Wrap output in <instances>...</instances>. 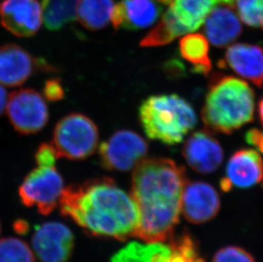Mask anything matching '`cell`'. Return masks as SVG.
I'll return each instance as SVG.
<instances>
[{"instance_id":"obj_26","label":"cell","mask_w":263,"mask_h":262,"mask_svg":"<svg viewBox=\"0 0 263 262\" xmlns=\"http://www.w3.org/2000/svg\"><path fill=\"white\" fill-rule=\"evenodd\" d=\"M57 154L51 144L44 143L40 145L35 154L37 165H55Z\"/></svg>"},{"instance_id":"obj_3","label":"cell","mask_w":263,"mask_h":262,"mask_svg":"<svg viewBox=\"0 0 263 262\" xmlns=\"http://www.w3.org/2000/svg\"><path fill=\"white\" fill-rule=\"evenodd\" d=\"M255 93L246 81L215 73L209 84L202 120L208 131L230 135L254 120Z\"/></svg>"},{"instance_id":"obj_33","label":"cell","mask_w":263,"mask_h":262,"mask_svg":"<svg viewBox=\"0 0 263 262\" xmlns=\"http://www.w3.org/2000/svg\"><path fill=\"white\" fill-rule=\"evenodd\" d=\"M192 262H205L203 258L200 257L199 255H197L196 257L194 258Z\"/></svg>"},{"instance_id":"obj_14","label":"cell","mask_w":263,"mask_h":262,"mask_svg":"<svg viewBox=\"0 0 263 262\" xmlns=\"http://www.w3.org/2000/svg\"><path fill=\"white\" fill-rule=\"evenodd\" d=\"M262 179L263 161L258 152L240 149L228 162L226 176L221 179L220 185L224 192H229L234 188H251Z\"/></svg>"},{"instance_id":"obj_9","label":"cell","mask_w":263,"mask_h":262,"mask_svg":"<svg viewBox=\"0 0 263 262\" xmlns=\"http://www.w3.org/2000/svg\"><path fill=\"white\" fill-rule=\"evenodd\" d=\"M8 118L13 128L22 135L42 130L50 118L49 108L42 96L32 89L13 92L6 106Z\"/></svg>"},{"instance_id":"obj_30","label":"cell","mask_w":263,"mask_h":262,"mask_svg":"<svg viewBox=\"0 0 263 262\" xmlns=\"http://www.w3.org/2000/svg\"><path fill=\"white\" fill-rule=\"evenodd\" d=\"M15 230L17 231L19 233H25L28 232V223L24 221V220H18L17 222L15 224Z\"/></svg>"},{"instance_id":"obj_10","label":"cell","mask_w":263,"mask_h":262,"mask_svg":"<svg viewBox=\"0 0 263 262\" xmlns=\"http://www.w3.org/2000/svg\"><path fill=\"white\" fill-rule=\"evenodd\" d=\"M32 248L41 262H66L74 248V236L60 222H46L35 227Z\"/></svg>"},{"instance_id":"obj_23","label":"cell","mask_w":263,"mask_h":262,"mask_svg":"<svg viewBox=\"0 0 263 262\" xmlns=\"http://www.w3.org/2000/svg\"><path fill=\"white\" fill-rule=\"evenodd\" d=\"M0 262H35L28 245L16 237L0 240Z\"/></svg>"},{"instance_id":"obj_6","label":"cell","mask_w":263,"mask_h":262,"mask_svg":"<svg viewBox=\"0 0 263 262\" xmlns=\"http://www.w3.org/2000/svg\"><path fill=\"white\" fill-rule=\"evenodd\" d=\"M63 190V179L55 165H37L21 185L19 196L24 205L48 215L59 204Z\"/></svg>"},{"instance_id":"obj_12","label":"cell","mask_w":263,"mask_h":262,"mask_svg":"<svg viewBox=\"0 0 263 262\" xmlns=\"http://www.w3.org/2000/svg\"><path fill=\"white\" fill-rule=\"evenodd\" d=\"M217 5L218 0H172L161 20L177 38L199 29Z\"/></svg>"},{"instance_id":"obj_1","label":"cell","mask_w":263,"mask_h":262,"mask_svg":"<svg viewBox=\"0 0 263 262\" xmlns=\"http://www.w3.org/2000/svg\"><path fill=\"white\" fill-rule=\"evenodd\" d=\"M186 170L170 158H143L132 175V196L140 212L136 237L164 242L172 237L181 212Z\"/></svg>"},{"instance_id":"obj_31","label":"cell","mask_w":263,"mask_h":262,"mask_svg":"<svg viewBox=\"0 0 263 262\" xmlns=\"http://www.w3.org/2000/svg\"><path fill=\"white\" fill-rule=\"evenodd\" d=\"M258 114L260 120H261V124L263 126V97L261 98V101L259 102L258 105Z\"/></svg>"},{"instance_id":"obj_15","label":"cell","mask_w":263,"mask_h":262,"mask_svg":"<svg viewBox=\"0 0 263 262\" xmlns=\"http://www.w3.org/2000/svg\"><path fill=\"white\" fill-rule=\"evenodd\" d=\"M182 154L194 171L213 173L223 160V149L209 131H196L185 141Z\"/></svg>"},{"instance_id":"obj_8","label":"cell","mask_w":263,"mask_h":262,"mask_svg":"<svg viewBox=\"0 0 263 262\" xmlns=\"http://www.w3.org/2000/svg\"><path fill=\"white\" fill-rule=\"evenodd\" d=\"M148 152V144L134 131L122 129L112 134L100 146L101 163L108 171H129Z\"/></svg>"},{"instance_id":"obj_27","label":"cell","mask_w":263,"mask_h":262,"mask_svg":"<svg viewBox=\"0 0 263 262\" xmlns=\"http://www.w3.org/2000/svg\"><path fill=\"white\" fill-rule=\"evenodd\" d=\"M44 96L50 102H59L64 97L65 91L59 79L48 80L44 86Z\"/></svg>"},{"instance_id":"obj_22","label":"cell","mask_w":263,"mask_h":262,"mask_svg":"<svg viewBox=\"0 0 263 262\" xmlns=\"http://www.w3.org/2000/svg\"><path fill=\"white\" fill-rule=\"evenodd\" d=\"M79 0H42L43 22L50 31L62 29L76 19Z\"/></svg>"},{"instance_id":"obj_24","label":"cell","mask_w":263,"mask_h":262,"mask_svg":"<svg viewBox=\"0 0 263 262\" xmlns=\"http://www.w3.org/2000/svg\"><path fill=\"white\" fill-rule=\"evenodd\" d=\"M234 7L243 23L263 32V0H235Z\"/></svg>"},{"instance_id":"obj_7","label":"cell","mask_w":263,"mask_h":262,"mask_svg":"<svg viewBox=\"0 0 263 262\" xmlns=\"http://www.w3.org/2000/svg\"><path fill=\"white\" fill-rule=\"evenodd\" d=\"M198 254L196 244L185 234L171 245L162 242H129L112 256L111 262H192Z\"/></svg>"},{"instance_id":"obj_32","label":"cell","mask_w":263,"mask_h":262,"mask_svg":"<svg viewBox=\"0 0 263 262\" xmlns=\"http://www.w3.org/2000/svg\"><path fill=\"white\" fill-rule=\"evenodd\" d=\"M218 1L219 5H229V6L234 8L235 0H218Z\"/></svg>"},{"instance_id":"obj_34","label":"cell","mask_w":263,"mask_h":262,"mask_svg":"<svg viewBox=\"0 0 263 262\" xmlns=\"http://www.w3.org/2000/svg\"><path fill=\"white\" fill-rule=\"evenodd\" d=\"M158 2L162 3L164 5H169L170 3L172 2V0H156Z\"/></svg>"},{"instance_id":"obj_13","label":"cell","mask_w":263,"mask_h":262,"mask_svg":"<svg viewBox=\"0 0 263 262\" xmlns=\"http://www.w3.org/2000/svg\"><path fill=\"white\" fill-rule=\"evenodd\" d=\"M221 207L216 189L204 181H186L181 196V213L194 224H202L213 219Z\"/></svg>"},{"instance_id":"obj_21","label":"cell","mask_w":263,"mask_h":262,"mask_svg":"<svg viewBox=\"0 0 263 262\" xmlns=\"http://www.w3.org/2000/svg\"><path fill=\"white\" fill-rule=\"evenodd\" d=\"M114 7L112 0H79L76 19L86 29L102 30L111 22Z\"/></svg>"},{"instance_id":"obj_20","label":"cell","mask_w":263,"mask_h":262,"mask_svg":"<svg viewBox=\"0 0 263 262\" xmlns=\"http://www.w3.org/2000/svg\"><path fill=\"white\" fill-rule=\"evenodd\" d=\"M181 57L193 66V71L199 74L208 75L212 69L209 55L208 40L200 33H189L179 42Z\"/></svg>"},{"instance_id":"obj_19","label":"cell","mask_w":263,"mask_h":262,"mask_svg":"<svg viewBox=\"0 0 263 262\" xmlns=\"http://www.w3.org/2000/svg\"><path fill=\"white\" fill-rule=\"evenodd\" d=\"M204 23L206 39L216 47H226L242 33L240 20L234 7L229 5L214 8Z\"/></svg>"},{"instance_id":"obj_4","label":"cell","mask_w":263,"mask_h":262,"mask_svg":"<svg viewBox=\"0 0 263 262\" xmlns=\"http://www.w3.org/2000/svg\"><path fill=\"white\" fill-rule=\"evenodd\" d=\"M139 117L147 137L167 145L181 142L197 123L194 108L177 95L146 98L140 106Z\"/></svg>"},{"instance_id":"obj_11","label":"cell","mask_w":263,"mask_h":262,"mask_svg":"<svg viewBox=\"0 0 263 262\" xmlns=\"http://www.w3.org/2000/svg\"><path fill=\"white\" fill-rule=\"evenodd\" d=\"M0 23L16 37H32L42 25V7L37 0H3Z\"/></svg>"},{"instance_id":"obj_18","label":"cell","mask_w":263,"mask_h":262,"mask_svg":"<svg viewBox=\"0 0 263 262\" xmlns=\"http://www.w3.org/2000/svg\"><path fill=\"white\" fill-rule=\"evenodd\" d=\"M161 11L156 0H123L115 5L111 23L115 29H144L158 20Z\"/></svg>"},{"instance_id":"obj_2","label":"cell","mask_w":263,"mask_h":262,"mask_svg":"<svg viewBox=\"0 0 263 262\" xmlns=\"http://www.w3.org/2000/svg\"><path fill=\"white\" fill-rule=\"evenodd\" d=\"M59 205L62 215L96 237L125 240L136 237L139 228L136 201L112 179L68 185L62 192Z\"/></svg>"},{"instance_id":"obj_35","label":"cell","mask_w":263,"mask_h":262,"mask_svg":"<svg viewBox=\"0 0 263 262\" xmlns=\"http://www.w3.org/2000/svg\"><path fill=\"white\" fill-rule=\"evenodd\" d=\"M0 232H1V225H0Z\"/></svg>"},{"instance_id":"obj_5","label":"cell","mask_w":263,"mask_h":262,"mask_svg":"<svg viewBox=\"0 0 263 262\" xmlns=\"http://www.w3.org/2000/svg\"><path fill=\"white\" fill-rule=\"evenodd\" d=\"M98 142L97 124L84 114H71L55 125L51 145L58 158L82 160L94 154Z\"/></svg>"},{"instance_id":"obj_29","label":"cell","mask_w":263,"mask_h":262,"mask_svg":"<svg viewBox=\"0 0 263 262\" xmlns=\"http://www.w3.org/2000/svg\"><path fill=\"white\" fill-rule=\"evenodd\" d=\"M8 99H9V96H8L7 91L3 87L2 84H0V116L2 115L3 113L6 108Z\"/></svg>"},{"instance_id":"obj_17","label":"cell","mask_w":263,"mask_h":262,"mask_svg":"<svg viewBox=\"0 0 263 262\" xmlns=\"http://www.w3.org/2000/svg\"><path fill=\"white\" fill-rule=\"evenodd\" d=\"M219 66L230 67L256 86L261 88L263 85V49L259 45L234 44L228 49Z\"/></svg>"},{"instance_id":"obj_28","label":"cell","mask_w":263,"mask_h":262,"mask_svg":"<svg viewBox=\"0 0 263 262\" xmlns=\"http://www.w3.org/2000/svg\"><path fill=\"white\" fill-rule=\"evenodd\" d=\"M246 140L247 143L257 147L263 154V132L257 129H251L246 133Z\"/></svg>"},{"instance_id":"obj_25","label":"cell","mask_w":263,"mask_h":262,"mask_svg":"<svg viewBox=\"0 0 263 262\" xmlns=\"http://www.w3.org/2000/svg\"><path fill=\"white\" fill-rule=\"evenodd\" d=\"M212 262H256L246 250L237 246L221 248L214 255Z\"/></svg>"},{"instance_id":"obj_16","label":"cell","mask_w":263,"mask_h":262,"mask_svg":"<svg viewBox=\"0 0 263 262\" xmlns=\"http://www.w3.org/2000/svg\"><path fill=\"white\" fill-rule=\"evenodd\" d=\"M45 62L35 59L23 47L7 44L0 47V84L16 87L24 84Z\"/></svg>"}]
</instances>
